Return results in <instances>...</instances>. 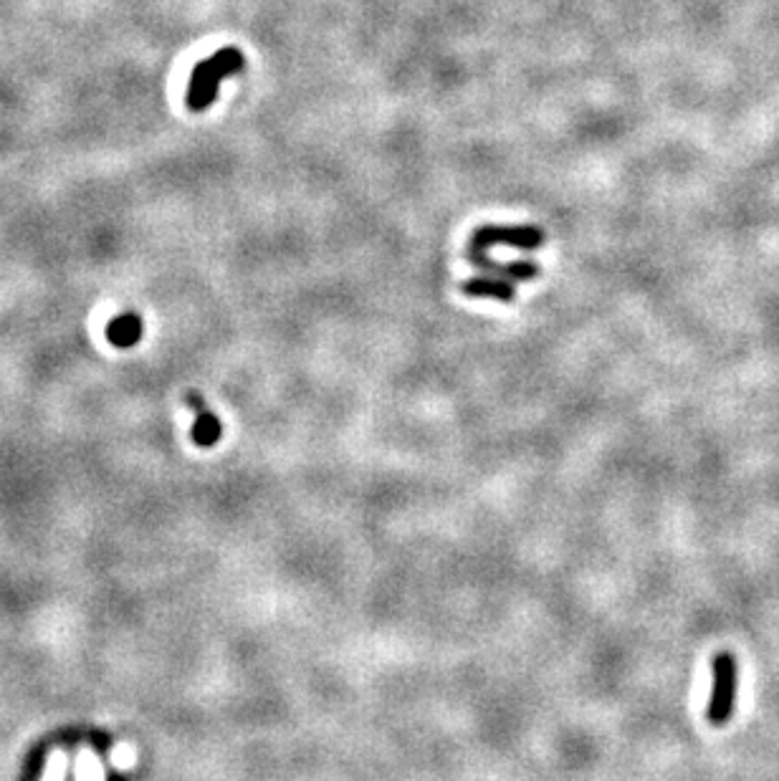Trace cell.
Returning <instances> with one entry per match:
<instances>
[{
  "instance_id": "obj_7",
  "label": "cell",
  "mask_w": 779,
  "mask_h": 781,
  "mask_svg": "<svg viewBox=\"0 0 779 781\" xmlns=\"http://www.w3.org/2000/svg\"><path fill=\"white\" fill-rule=\"evenodd\" d=\"M193 438L198 445H213L215 440L221 438V423H218L213 412H200L198 423L193 428Z\"/></svg>"
},
{
  "instance_id": "obj_3",
  "label": "cell",
  "mask_w": 779,
  "mask_h": 781,
  "mask_svg": "<svg viewBox=\"0 0 779 781\" xmlns=\"http://www.w3.org/2000/svg\"><path fill=\"white\" fill-rule=\"evenodd\" d=\"M544 231L537 225H481L468 238V251H489L494 246L537 251L544 246Z\"/></svg>"
},
{
  "instance_id": "obj_4",
  "label": "cell",
  "mask_w": 779,
  "mask_h": 781,
  "mask_svg": "<svg viewBox=\"0 0 779 781\" xmlns=\"http://www.w3.org/2000/svg\"><path fill=\"white\" fill-rule=\"evenodd\" d=\"M466 261L471 266L481 268L489 276H496V279H506L511 284H524V281H534L542 273V268L537 266L534 261H514V263H499L494 258L486 256V251H468L466 248Z\"/></svg>"
},
{
  "instance_id": "obj_6",
  "label": "cell",
  "mask_w": 779,
  "mask_h": 781,
  "mask_svg": "<svg viewBox=\"0 0 779 781\" xmlns=\"http://www.w3.org/2000/svg\"><path fill=\"white\" fill-rule=\"evenodd\" d=\"M142 334V321L135 314H122L107 327V339L114 347H132Z\"/></svg>"
},
{
  "instance_id": "obj_5",
  "label": "cell",
  "mask_w": 779,
  "mask_h": 781,
  "mask_svg": "<svg viewBox=\"0 0 779 781\" xmlns=\"http://www.w3.org/2000/svg\"><path fill=\"white\" fill-rule=\"evenodd\" d=\"M461 294L471 296V299H494L501 304H511L516 299V284L506 279H496V276H476V279H466L461 284Z\"/></svg>"
},
{
  "instance_id": "obj_2",
  "label": "cell",
  "mask_w": 779,
  "mask_h": 781,
  "mask_svg": "<svg viewBox=\"0 0 779 781\" xmlns=\"http://www.w3.org/2000/svg\"><path fill=\"white\" fill-rule=\"evenodd\" d=\"M711 675H714V685H711L709 708H706V718L711 726H726L734 716V706H737V688H739V665L737 658L729 650H721L711 658Z\"/></svg>"
},
{
  "instance_id": "obj_1",
  "label": "cell",
  "mask_w": 779,
  "mask_h": 781,
  "mask_svg": "<svg viewBox=\"0 0 779 781\" xmlns=\"http://www.w3.org/2000/svg\"><path fill=\"white\" fill-rule=\"evenodd\" d=\"M243 66H246V56L238 49H233V46H226V49L215 51L210 59L200 61L193 69V74H190L188 91H185V104H188V109L205 112L208 107H213L223 79L243 71Z\"/></svg>"
}]
</instances>
